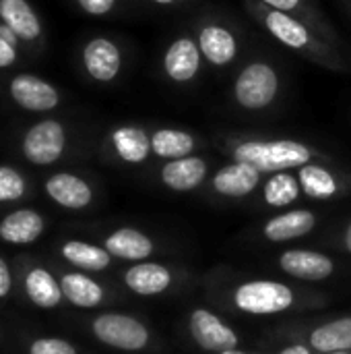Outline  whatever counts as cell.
<instances>
[{
    "label": "cell",
    "mask_w": 351,
    "mask_h": 354,
    "mask_svg": "<svg viewBox=\"0 0 351 354\" xmlns=\"http://www.w3.org/2000/svg\"><path fill=\"white\" fill-rule=\"evenodd\" d=\"M223 151L238 162H246L265 174L298 170L306 164L325 160V153L312 143L296 137H267L250 131H225L215 137Z\"/></svg>",
    "instance_id": "obj_1"
},
{
    "label": "cell",
    "mask_w": 351,
    "mask_h": 354,
    "mask_svg": "<svg viewBox=\"0 0 351 354\" xmlns=\"http://www.w3.org/2000/svg\"><path fill=\"white\" fill-rule=\"evenodd\" d=\"M242 4H244L246 15L279 46L288 48L290 52H294L327 71H333V73L348 71L341 48L327 41L302 19H296L292 15L269 8L257 0H242Z\"/></svg>",
    "instance_id": "obj_2"
},
{
    "label": "cell",
    "mask_w": 351,
    "mask_h": 354,
    "mask_svg": "<svg viewBox=\"0 0 351 354\" xmlns=\"http://www.w3.org/2000/svg\"><path fill=\"white\" fill-rule=\"evenodd\" d=\"M285 89L283 68L267 54H252L236 66L228 89V104L240 114L265 116L283 102Z\"/></svg>",
    "instance_id": "obj_3"
},
{
    "label": "cell",
    "mask_w": 351,
    "mask_h": 354,
    "mask_svg": "<svg viewBox=\"0 0 351 354\" xmlns=\"http://www.w3.org/2000/svg\"><path fill=\"white\" fill-rule=\"evenodd\" d=\"M192 31L199 39L207 68L223 73L242 62L244 33L230 17L217 10L203 12L194 19Z\"/></svg>",
    "instance_id": "obj_4"
},
{
    "label": "cell",
    "mask_w": 351,
    "mask_h": 354,
    "mask_svg": "<svg viewBox=\"0 0 351 354\" xmlns=\"http://www.w3.org/2000/svg\"><path fill=\"white\" fill-rule=\"evenodd\" d=\"M205 68L207 62L203 58L199 39L192 29L180 31L176 37H172L159 56L161 77L174 87L194 85Z\"/></svg>",
    "instance_id": "obj_5"
},
{
    "label": "cell",
    "mask_w": 351,
    "mask_h": 354,
    "mask_svg": "<svg viewBox=\"0 0 351 354\" xmlns=\"http://www.w3.org/2000/svg\"><path fill=\"white\" fill-rule=\"evenodd\" d=\"M128 54L120 39L112 35H93L81 48V66L85 75L99 83L112 85L126 71Z\"/></svg>",
    "instance_id": "obj_6"
},
{
    "label": "cell",
    "mask_w": 351,
    "mask_h": 354,
    "mask_svg": "<svg viewBox=\"0 0 351 354\" xmlns=\"http://www.w3.org/2000/svg\"><path fill=\"white\" fill-rule=\"evenodd\" d=\"M66 141H68V131L64 122L56 118H43L25 131L21 139V149L31 164L50 166L62 158L66 149Z\"/></svg>",
    "instance_id": "obj_7"
},
{
    "label": "cell",
    "mask_w": 351,
    "mask_h": 354,
    "mask_svg": "<svg viewBox=\"0 0 351 354\" xmlns=\"http://www.w3.org/2000/svg\"><path fill=\"white\" fill-rule=\"evenodd\" d=\"M106 149L118 162L126 166H143L153 160L151 149V124L122 122L112 127L103 137Z\"/></svg>",
    "instance_id": "obj_8"
},
{
    "label": "cell",
    "mask_w": 351,
    "mask_h": 354,
    "mask_svg": "<svg viewBox=\"0 0 351 354\" xmlns=\"http://www.w3.org/2000/svg\"><path fill=\"white\" fill-rule=\"evenodd\" d=\"M234 301H236V307L246 313L269 315V313L285 311L294 303V295L285 284L259 280V282L242 284L236 290Z\"/></svg>",
    "instance_id": "obj_9"
},
{
    "label": "cell",
    "mask_w": 351,
    "mask_h": 354,
    "mask_svg": "<svg viewBox=\"0 0 351 354\" xmlns=\"http://www.w3.org/2000/svg\"><path fill=\"white\" fill-rule=\"evenodd\" d=\"M10 100L27 112H52L60 106V91L46 79L29 73H19L8 81Z\"/></svg>",
    "instance_id": "obj_10"
},
{
    "label": "cell",
    "mask_w": 351,
    "mask_h": 354,
    "mask_svg": "<svg viewBox=\"0 0 351 354\" xmlns=\"http://www.w3.org/2000/svg\"><path fill=\"white\" fill-rule=\"evenodd\" d=\"M205 137L192 129L172 127V124H153L151 127V149L153 160L168 162L184 156L199 153L205 145Z\"/></svg>",
    "instance_id": "obj_11"
},
{
    "label": "cell",
    "mask_w": 351,
    "mask_h": 354,
    "mask_svg": "<svg viewBox=\"0 0 351 354\" xmlns=\"http://www.w3.org/2000/svg\"><path fill=\"white\" fill-rule=\"evenodd\" d=\"M93 332L101 342L122 351H141L149 340L145 326L128 315H101L95 319Z\"/></svg>",
    "instance_id": "obj_12"
},
{
    "label": "cell",
    "mask_w": 351,
    "mask_h": 354,
    "mask_svg": "<svg viewBox=\"0 0 351 354\" xmlns=\"http://www.w3.org/2000/svg\"><path fill=\"white\" fill-rule=\"evenodd\" d=\"M209 160L201 153L176 158L161 162L159 166V180L163 187L176 193H188L199 189L209 176Z\"/></svg>",
    "instance_id": "obj_13"
},
{
    "label": "cell",
    "mask_w": 351,
    "mask_h": 354,
    "mask_svg": "<svg viewBox=\"0 0 351 354\" xmlns=\"http://www.w3.org/2000/svg\"><path fill=\"white\" fill-rule=\"evenodd\" d=\"M263 176H265V172H261L259 168H254L246 162L230 160L228 164H223L221 168H217L213 172L211 189L219 197L242 199V197H248L252 191H257Z\"/></svg>",
    "instance_id": "obj_14"
},
{
    "label": "cell",
    "mask_w": 351,
    "mask_h": 354,
    "mask_svg": "<svg viewBox=\"0 0 351 354\" xmlns=\"http://www.w3.org/2000/svg\"><path fill=\"white\" fill-rule=\"evenodd\" d=\"M257 2H261L269 8H275L279 12L292 15L296 19H302L327 41L341 48V37H339L337 29L333 27V23L329 21V17L325 15V10L321 8V4L317 0H257Z\"/></svg>",
    "instance_id": "obj_15"
},
{
    "label": "cell",
    "mask_w": 351,
    "mask_h": 354,
    "mask_svg": "<svg viewBox=\"0 0 351 354\" xmlns=\"http://www.w3.org/2000/svg\"><path fill=\"white\" fill-rule=\"evenodd\" d=\"M190 332L197 344L205 351H230L236 348L238 336L223 322L205 309H197L190 317Z\"/></svg>",
    "instance_id": "obj_16"
},
{
    "label": "cell",
    "mask_w": 351,
    "mask_h": 354,
    "mask_svg": "<svg viewBox=\"0 0 351 354\" xmlns=\"http://www.w3.org/2000/svg\"><path fill=\"white\" fill-rule=\"evenodd\" d=\"M46 193L66 209H83L91 203L93 191L89 183L70 172H56L46 180Z\"/></svg>",
    "instance_id": "obj_17"
},
{
    "label": "cell",
    "mask_w": 351,
    "mask_h": 354,
    "mask_svg": "<svg viewBox=\"0 0 351 354\" xmlns=\"http://www.w3.org/2000/svg\"><path fill=\"white\" fill-rule=\"evenodd\" d=\"M0 21L27 44L37 41L43 33L37 12L27 0H0Z\"/></svg>",
    "instance_id": "obj_18"
},
{
    "label": "cell",
    "mask_w": 351,
    "mask_h": 354,
    "mask_svg": "<svg viewBox=\"0 0 351 354\" xmlns=\"http://www.w3.org/2000/svg\"><path fill=\"white\" fill-rule=\"evenodd\" d=\"M296 174H298V180H300L302 195H306L310 199L327 201V199H333L339 193L337 172L329 164H325L323 160L298 168Z\"/></svg>",
    "instance_id": "obj_19"
},
{
    "label": "cell",
    "mask_w": 351,
    "mask_h": 354,
    "mask_svg": "<svg viewBox=\"0 0 351 354\" xmlns=\"http://www.w3.org/2000/svg\"><path fill=\"white\" fill-rule=\"evenodd\" d=\"M279 263L283 272L302 280H325L333 274V261L314 251H285Z\"/></svg>",
    "instance_id": "obj_20"
},
{
    "label": "cell",
    "mask_w": 351,
    "mask_h": 354,
    "mask_svg": "<svg viewBox=\"0 0 351 354\" xmlns=\"http://www.w3.org/2000/svg\"><path fill=\"white\" fill-rule=\"evenodd\" d=\"M317 226V216L308 209H292L285 214H279L275 218H271L263 232L267 236V241L271 243H283L290 239H298L308 234L312 228Z\"/></svg>",
    "instance_id": "obj_21"
},
{
    "label": "cell",
    "mask_w": 351,
    "mask_h": 354,
    "mask_svg": "<svg viewBox=\"0 0 351 354\" xmlns=\"http://www.w3.org/2000/svg\"><path fill=\"white\" fill-rule=\"evenodd\" d=\"M43 232V218L33 209H19L8 214L0 224V236L6 243L27 245Z\"/></svg>",
    "instance_id": "obj_22"
},
{
    "label": "cell",
    "mask_w": 351,
    "mask_h": 354,
    "mask_svg": "<svg viewBox=\"0 0 351 354\" xmlns=\"http://www.w3.org/2000/svg\"><path fill=\"white\" fill-rule=\"evenodd\" d=\"M106 251L120 259L139 261L153 253V243L147 234L134 228H120L106 239Z\"/></svg>",
    "instance_id": "obj_23"
},
{
    "label": "cell",
    "mask_w": 351,
    "mask_h": 354,
    "mask_svg": "<svg viewBox=\"0 0 351 354\" xmlns=\"http://www.w3.org/2000/svg\"><path fill=\"white\" fill-rule=\"evenodd\" d=\"M170 282H172L170 272L159 263H139L126 272L128 288L145 297L163 292L170 286Z\"/></svg>",
    "instance_id": "obj_24"
},
{
    "label": "cell",
    "mask_w": 351,
    "mask_h": 354,
    "mask_svg": "<svg viewBox=\"0 0 351 354\" xmlns=\"http://www.w3.org/2000/svg\"><path fill=\"white\" fill-rule=\"evenodd\" d=\"M300 193H302V189H300L296 170L273 172L263 187V199L271 207H285V205L294 203L300 197Z\"/></svg>",
    "instance_id": "obj_25"
},
{
    "label": "cell",
    "mask_w": 351,
    "mask_h": 354,
    "mask_svg": "<svg viewBox=\"0 0 351 354\" xmlns=\"http://www.w3.org/2000/svg\"><path fill=\"white\" fill-rule=\"evenodd\" d=\"M310 344L321 353H345L351 351V317L331 322L312 332Z\"/></svg>",
    "instance_id": "obj_26"
},
{
    "label": "cell",
    "mask_w": 351,
    "mask_h": 354,
    "mask_svg": "<svg viewBox=\"0 0 351 354\" xmlns=\"http://www.w3.org/2000/svg\"><path fill=\"white\" fill-rule=\"evenodd\" d=\"M62 295L77 307H95L103 299V290L91 278L81 274H66L62 278Z\"/></svg>",
    "instance_id": "obj_27"
},
{
    "label": "cell",
    "mask_w": 351,
    "mask_h": 354,
    "mask_svg": "<svg viewBox=\"0 0 351 354\" xmlns=\"http://www.w3.org/2000/svg\"><path fill=\"white\" fill-rule=\"evenodd\" d=\"M25 288H27L29 299L43 309L56 307L62 297V288L46 270H33L31 274H27Z\"/></svg>",
    "instance_id": "obj_28"
},
{
    "label": "cell",
    "mask_w": 351,
    "mask_h": 354,
    "mask_svg": "<svg viewBox=\"0 0 351 354\" xmlns=\"http://www.w3.org/2000/svg\"><path fill=\"white\" fill-rule=\"evenodd\" d=\"M62 255L83 268V270H93V272H99L103 268L110 266V253L99 249V247H93V245H87V243H81V241H70L62 247Z\"/></svg>",
    "instance_id": "obj_29"
},
{
    "label": "cell",
    "mask_w": 351,
    "mask_h": 354,
    "mask_svg": "<svg viewBox=\"0 0 351 354\" xmlns=\"http://www.w3.org/2000/svg\"><path fill=\"white\" fill-rule=\"evenodd\" d=\"M25 195V178L10 166H0V201H17Z\"/></svg>",
    "instance_id": "obj_30"
},
{
    "label": "cell",
    "mask_w": 351,
    "mask_h": 354,
    "mask_svg": "<svg viewBox=\"0 0 351 354\" xmlns=\"http://www.w3.org/2000/svg\"><path fill=\"white\" fill-rule=\"evenodd\" d=\"M19 35L0 21V68H8L19 58Z\"/></svg>",
    "instance_id": "obj_31"
},
{
    "label": "cell",
    "mask_w": 351,
    "mask_h": 354,
    "mask_svg": "<svg viewBox=\"0 0 351 354\" xmlns=\"http://www.w3.org/2000/svg\"><path fill=\"white\" fill-rule=\"evenodd\" d=\"M74 4L89 17H110L120 8L122 0H74Z\"/></svg>",
    "instance_id": "obj_32"
},
{
    "label": "cell",
    "mask_w": 351,
    "mask_h": 354,
    "mask_svg": "<svg viewBox=\"0 0 351 354\" xmlns=\"http://www.w3.org/2000/svg\"><path fill=\"white\" fill-rule=\"evenodd\" d=\"M31 354H77L74 348L58 338H46L31 344Z\"/></svg>",
    "instance_id": "obj_33"
},
{
    "label": "cell",
    "mask_w": 351,
    "mask_h": 354,
    "mask_svg": "<svg viewBox=\"0 0 351 354\" xmlns=\"http://www.w3.org/2000/svg\"><path fill=\"white\" fill-rule=\"evenodd\" d=\"M8 290H10V274H8L6 263L0 259V299H2V297H6V295H8Z\"/></svg>",
    "instance_id": "obj_34"
},
{
    "label": "cell",
    "mask_w": 351,
    "mask_h": 354,
    "mask_svg": "<svg viewBox=\"0 0 351 354\" xmlns=\"http://www.w3.org/2000/svg\"><path fill=\"white\" fill-rule=\"evenodd\" d=\"M149 2L155 6H161V8H180V6H188L197 0H149Z\"/></svg>",
    "instance_id": "obj_35"
},
{
    "label": "cell",
    "mask_w": 351,
    "mask_h": 354,
    "mask_svg": "<svg viewBox=\"0 0 351 354\" xmlns=\"http://www.w3.org/2000/svg\"><path fill=\"white\" fill-rule=\"evenodd\" d=\"M281 354H310V353H308V348H304V346H290V348H285Z\"/></svg>",
    "instance_id": "obj_36"
},
{
    "label": "cell",
    "mask_w": 351,
    "mask_h": 354,
    "mask_svg": "<svg viewBox=\"0 0 351 354\" xmlns=\"http://www.w3.org/2000/svg\"><path fill=\"white\" fill-rule=\"evenodd\" d=\"M345 247H348V251L351 253V224L348 226V230H345Z\"/></svg>",
    "instance_id": "obj_37"
},
{
    "label": "cell",
    "mask_w": 351,
    "mask_h": 354,
    "mask_svg": "<svg viewBox=\"0 0 351 354\" xmlns=\"http://www.w3.org/2000/svg\"><path fill=\"white\" fill-rule=\"evenodd\" d=\"M221 354H246V353H240V351H236V348H230V351H223Z\"/></svg>",
    "instance_id": "obj_38"
},
{
    "label": "cell",
    "mask_w": 351,
    "mask_h": 354,
    "mask_svg": "<svg viewBox=\"0 0 351 354\" xmlns=\"http://www.w3.org/2000/svg\"><path fill=\"white\" fill-rule=\"evenodd\" d=\"M329 354H348V353H329Z\"/></svg>",
    "instance_id": "obj_39"
},
{
    "label": "cell",
    "mask_w": 351,
    "mask_h": 354,
    "mask_svg": "<svg viewBox=\"0 0 351 354\" xmlns=\"http://www.w3.org/2000/svg\"><path fill=\"white\" fill-rule=\"evenodd\" d=\"M348 2H350V8H351V0H348Z\"/></svg>",
    "instance_id": "obj_40"
}]
</instances>
